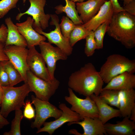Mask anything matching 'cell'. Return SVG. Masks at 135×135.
Instances as JSON below:
<instances>
[{
  "mask_svg": "<svg viewBox=\"0 0 135 135\" xmlns=\"http://www.w3.org/2000/svg\"><path fill=\"white\" fill-rule=\"evenodd\" d=\"M119 108L121 116L130 117L131 111L135 106V90L132 88L118 91Z\"/></svg>",
  "mask_w": 135,
  "mask_h": 135,
  "instance_id": "obj_20",
  "label": "cell"
},
{
  "mask_svg": "<svg viewBox=\"0 0 135 135\" xmlns=\"http://www.w3.org/2000/svg\"><path fill=\"white\" fill-rule=\"evenodd\" d=\"M108 0H88L86 2H77L76 9L84 24L95 16L104 2Z\"/></svg>",
  "mask_w": 135,
  "mask_h": 135,
  "instance_id": "obj_16",
  "label": "cell"
},
{
  "mask_svg": "<svg viewBox=\"0 0 135 135\" xmlns=\"http://www.w3.org/2000/svg\"><path fill=\"white\" fill-rule=\"evenodd\" d=\"M86 42L84 52L88 57L92 56L97 49V46L94 35V31H90L86 38Z\"/></svg>",
  "mask_w": 135,
  "mask_h": 135,
  "instance_id": "obj_30",
  "label": "cell"
},
{
  "mask_svg": "<svg viewBox=\"0 0 135 135\" xmlns=\"http://www.w3.org/2000/svg\"><path fill=\"white\" fill-rule=\"evenodd\" d=\"M104 84L99 72L91 62L72 73L68 82L69 88L73 91L86 97L93 94L99 96Z\"/></svg>",
  "mask_w": 135,
  "mask_h": 135,
  "instance_id": "obj_1",
  "label": "cell"
},
{
  "mask_svg": "<svg viewBox=\"0 0 135 135\" xmlns=\"http://www.w3.org/2000/svg\"><path fill=\"white\" fill-rule=\"evenodd\" d=\"M19 0H0V18H3L10 10L16 8Z\"/></svg>",
  "mask_w": 135,
  "mask_h": 135,
  "instance_id": "obj_31",
  "label": "cell"
},
{
  "mask_svg": "<svg viewBox=\"0 0 135 135\" xmlns=\"http://www.w3.org/2000/svg\"><path fill=\"white\" fill-rule=\"evenodd\" d=\"M75 24L66 16H63L60 26L62 33L64 36L69 40L70 34L74 28Z\"/></svg>",
  "mask_w": 135,
  "mask_h": 135,
  "instance_id": "obj_29",
  "label": "cell"
},
{
  "mask_svg": "<svg viewBox=\"0 0 135 135\" xmlns=\"http://www.w3.org/2000/svg\"><path fill=\"white\" fill-rule=\"evenodd\" d=\"M39 46L40 53L47 65L51 79L53 80L55 78L54 72L57 62L66 60L68 56L58 47L53 46L48 42L42 41Z\"/></svg>",
  "mask_w": 135,
  "mask_h": 135,
  "instance_id": "obj_11",
  "label": "cell"
},
{
  "mask_svg": "<svg viewBox=\"0 0 135 135\" xmlns=\"http://www.w3.org/2000/svg\"><path fill=\"white\" fill-rule=\"evenodd\" d=\"M110 20H107L99 26L94 31V35L97 46V49L103 47V41L105 34L106 32Z\"/></svg>",
  "mask_w": 135,
  "mask_h": 135,
  "instance_id": "obj_28",
  "label": "cell"
},
{
  "mask_svg": "<svg viewBox=\"0 0 135 135\" xmlns=\"http://www.w3.org/2000/svg\"><path fill=\"white\" fill-rule=\"evenodd\" d=\"M125 72L134 73L135 60L114 54L107 57L99 72L104 83L107 84L113 78Z\"/></svg>",
  "mask_w": 135,
  "mask_h": 135,
  "instance_id": "obj_3",
  "label": "cell"
},
{
  "mask_svg": "<svg viewBox=\"0 0 135 135\" xmlns=\"http://www.w3.org/2000/svg\"><path fill=\"white\" fill-rule=\"evenodd\" d=\"M4 65L8 75L10 86H14L24 81L20 73L9 60L4 61Z\"/></svg>",
  "mask_w": 135,
  "mask_h": 135,
  "instance_id": "obj_24",
  "label": "cell"
},
{
  "mask_svg": "<svg viewBox=\"0 0 135 135\" xmlns=\"http://www.w3.org/2000/svg\"><path fill=\"white\" fill-rule=\"evenodd\" d=\"M82 121L69 122L70 125L74 124L80 125L83 128L84 133L80 135H107L104 124L98 118H92L88 117L83 118Z\"/></svg>",
  "mask_w": 135,
  "mask_h": 135,
  "instance_id": "obj_19",
  "label": "cell"
},
{
  "mask_svg": "<svg viewBox=\"0 0 135 135\" xmlns=\"http://www.w3.org/2000/svg\"><path fill=\"white\" fill-rule=\"evenodd\" d=\"M26 0H23V3L25 4Z\"/></svg>",
  "mask_w": 135,
  "mask_h": 135,
  "instance_id": "obj_43",
  "label": "cell"
},
{
  "mask_svg": "<svg viewBox=\"0 0 135 135\" xmlns=\"http://www.w3.org/2000/svg\"><path fill=\"white\" fill-rule=\"evenodd\" d=\"M118 90L102 89L99 96L108 105L119 108Z\"/></svg>",
  "mask_w": 135,
  "mask_h": 135,
  "instance_id": "obj_26",
  "label": "cell"
},
{
  "mask_svg": "<svg viewBox=\"0 0 135 135\" xmlns=\"http://www.w3.org/2000/svg\"><path fill=\"white\" fill-rule=\"evenodd\" d=\"M111 2L113 6L114 12H117L125 11L122 7L119 4L118 0H109Z\"/></svg>",
  "mask_w": 135,
  "mask_h": 135,
  "instance_id": "obj_36",
  "label": "cell"
},
{
  "mask_svg": "<svg viewBox=\"0 0 135 135\" xmlns=\"http://www.w3.org/2000/svg\"><path fill=\"white\" fill-rule=\"evenodd\" d=\"M4 51L9 60L20 73L24 83H27V72L29 69L27 62L28 49L14 45L5 46Z\"/></svg>",
  "mask_w": 135,
  "mask_h": 135,
  "instance_id": "obj_9",
  "label": "cell"
},
{
  "mask_svg": "<svg viewBox=\"0 0 135 135\" xmlns=\"http://www.w3.org/2000/svg\"><path fill=\"white\" fill-rule=\"evenodd\" d=\"M107 134L110 135H134L135 132V122L127 116L116 124L109 123L104 124Z\"/></svg>",
  "mask_w": 135,
  "mask_h": 135,
  "instance_id": "obj_17",
  "label": "cell"
},
{
  "mask_svg": "<svg viewBox=\"0 0 135 135\" xmlns=\"http://www.w3.org/2000/svg\"><path fill=\"white\" fill-rule=\"evenodd\" d=\"M30 5L28 9L23 13H18L16 17L17 20H19L22 17L27 14L31 16L34 21L32 27L34 30H43L48 26V21L50 15L46 14L44 11L46 0H28Z\"/></svg>",
  "mask_w": 135,
  "mask_h": 135,
  "instance_id": "obj_8",
  "label": "cell"
},
{
  "mask_svg": "<svg viewBox=\"0 0 135 135\" xmlns=\"http://www.w3.org/2000/svg\"><path fill=\"white\" fill-rule=\"evenodd\" d=\"M135 88V75L125 72L112 78L102 89L119 90Z\"/></svg>",
  "mask_w": 135,
  "mask_h": 135,
  "instance_id": "obj_18",
  "label": "cell"
},
{
  "mask_svg": "<svg viewBox=\"0 0 135 135\" xmlns=\"http://www.w3.org/2000/svg\"><path fill=\"white\" fill-rule=\"evenodd\" d=\"M7 27L4 24L0 27V42L5 44L7 36Z\"/></svg>",
  "mask_w": 135,
  "mask_h": 135,
  "instance_id": "obj_35",
  "label": "cell"
},
{
  "mask_svg": "<svg viewBox=\"0 0 135 135\" xmlns=\"http://www.w3.org/2000/svg\"><path fill=\"white\" fill-rule=\"evenodd\" d=\"M9 124V122L0 112V130Z\"/></svg>",
  "mask_w": 135,
  "mask_h": 135,
  "instance_id": "obj_38",
  "label": "cell"
},
{
  "mask_svg": "<svg viewBox=\"0 0 135 135\" xmlns=\"http://www.w3.org/2000/svg\"><path fill=\"white\" fill-rule=\"evenodd\" d=\"M28 48L27 62L29 70L35 76L44 80L47 81L53 80L40 53L37 50L35 46Z\"/></svg>",
  "mask_w": 135,
  "mask_h": 135,
  "instance_id": "obj_13",
  "label": "cell"
},
{
  "mask_svg": "<svg viewBox=\"0 0 135 135\" xmlns=\"http://www.w3.org/2000/svg\"><path fill=\"white\" fill-rule=\"evenodd\" d=\"M90 32L83 26L82 24H75L69 39L70 46L72 47L78 41L85 39Z\"/></svg>",
  "mask_w": 135,
  "mask_h": 135,
  "instance_id": "obj_25",
  "label": "cell"
},
{
  "mask_svg": "<svg viewBox=\"0 0 135 135\" xmlns=\"http://www.w3.org/2000/svg\"><path fill=\"white\" fill-rule=\"evenodd\" d=\"M4 96V91L2 86L0 84V107Z\"/></svg>",
  "mask_w": 135,
  "mask_h": 135,
  "instance_id": "obj_40",
  "label": "cell"
},
{
  "mask_svg": "<svg viewBox=\"0 0 135 135\" xmlns=\"http://www.w3.org/2000/svg\"><path fill=\"white\" fill-rule=\"evenodd\" d=\"M58 107L62 111L61 116L54 121L45 122L43 124L44 126L38 129L36 133L45 132L51 135L56 130L66 122H78L82 120L78 114L72 110L65 104L60 103Z\"/></svg>",
  "mask_w": 135,
  "mask_h": 135,
  "instance_id": "obj_12",
  "label": "cell"
},
{
  "mask_svg": "<svg viewBox=\"0 0 135 135\" xmlns=\"http://www.w3.org/2000/svg\"><path fill=\"white\" fill-rule=\"evenodd\" d=\"M5 44L0 42V62L9 60L4 51Z\"/></svg>",
  "mask_w": 135,
  "mask_h": 135,
  "instance_id": "obj_37",
  "label": "cell"
},
{
  "mask_svg": "<svg viewBox=\"0 0 135 135\" xmlns=\"http://www.w3.org/2000/svg\"><path fill=\"white\" fill-rule=\"evenodd\" d=\"M64 0L66 2L65 6L60 4L55 7L56 13L58 14L64 12L75 24H83L76 8L75 2L70 0Z\"/></svg>",
  "mask_w": 135,
  "mask_h": 135,
  "instance_id": "obj_23",
  "label": "cell"
},
{
  "mask_svg": "<svg viewBox=\"0 0 135 135\" xmlns=\"http://www.w3.org/2000/svg\"><path fill=\"white\" fill-rule=\"evenodd\" d=\"M130 119L135 122V106L132 108L131 111Z\"/></svg>",
  "mask_w": 135,
  "mask_h": 135,
  "instance_id": "obj_39",
  "label": "cell"
},
{
  "mask_svg": "<svg viewBox=\"0 0 135 135\" xmlns=\"http://www.w3.org/2000/svg\"><path fill=\"white\" fill-rule=\"evenodd\" d=\"M31 98L36 112L34 121L31 125L32 128H36L38 130L48 118L53 117L56 119L62 114V111L49 101L40 100L33 95Z\"/></svg>",
  "mask_w": 135,
  "mask_h": 135,
  "instance_id": "obj_7",
  "label": "cell"
},
{
  "mask_svg": "<svg viewBox=\"0 0 135 135\" xmlns=\"http://www.w3.org/2000/svg\"><path fill=\"white\" fill-rule=\"evenodd\" d=\"M27 83L31 92L35 94L36 97L41 100L49 101L55 93L60 84L56 78L47 81L34 74L30 70L27 72Z\"/></svg>",
  "mask_w": 135,
  "mask_h": 135,
  "instance_id": "obj_5",
  "label": "cell"
},
{
  "mask_svg": "<svg viewBox=\"0 0 135 135\" xmlns=\"http://www.w3.org/2000/svg\"><path fill=\"white\" fill-rule=\"evenodd\" d=\"M71 0L72 1L74 2H83L84 0Z\"/></svg>",
  "mask_w": 135,
  "mask_h": 135,
  "instance_id": "obj_42",
  "label": "cell"
},
{
  "mask_svg": "<svg viewBox=\"0 0 135 135\" xmlns=\"http://www.w3.org/2000/svg\"><path fill=\"white\" fill-rule=\"evenodd\" d=\"M125 11L129 14L135 16V0H134L122 7Z\"/></svg>",
  "mask_w": 135,
  "mask_h": 135,
  "instance_id": "obj_34",
  "label": "cell"
},
{
  "mask_svg": "<svg viewBox=\"0 0 135 135\" xmlns=\"http://www.w3.org/2000/svg\"><path fill=\"white\" fill-rule=\"evenodd\" d=\"M34 21L30 16H28L25 21L16 24L19 32L26 40L28 48L39 45L42 42L46 40L44 36L38 33L33 28Z\"/></svg>",
  "mask_w": 135,
  "mask_h": 135,
  "instance_id": "obj_14",
  "label": "cell"
},
{
  "mask_svg": "<svg viewBox=\"0 0 135 135\" xmlns=\"http://www.w3.org/2000/svg\"><path fill=\"white\" fill-rule=\"evenodd\" d=\"M15 111V116L12 122L10 130L8 132H5L4 135H21L20 125L24 116L20 109Z\"/></svg>",
  "mask_w": 135,
  "mask_h": 135,
  "instance_id": "obj_27",
  "label": "cell"
},
{
  "mask_svg": "<svg viewBox=\"0 0 135 135\" xmlns=\"http://www.w3.org/2000/svg\"><path fill=\"white\" fill-rule=\"evenodd\" d=\"M32 104L29 100H27L24 106V108L23 116L25 118L29 120L34 118L35 116V110L32 105Z\"/></svg>",
  "mask_w": 135,
  "mask_h": 135,
  "instance_id": "obj_32",
  "label": "cell"
},
{
  "mask_svg": "<svg viewBox=\"0 0 135 135\" xmlns=\"http://www.w3.org/2000/svg\"><path fill=\"white\" fill-rule=\"evenodd\" d=\"M96 105L98 118L103 124L113 118L121 116L119 110L112 107L103 101L99 96L93 94L90 96Z\"/></svg>",
  "mask_w": 135,
  "mask_h": 135,
  "instance_id": "obj_21",
  "label": "cell"
},
{
  "mask_svg": "<svg viewBox=\"0 0 135 135\" xmlns=\"http://www.w3.org/2000/svg\"><path fill=\"white\" fill-rule=\"evenodd\" d=\"M114 13L111 2H105L97 14L82 25L89 31H94L100 25L107 20H110Z\"/></svg>",
  "mask_w": 135,
  "mask_h": 135,
  "instance_id": "obj_15",
  "label": "cell"
},
{
  "mask_svg": "<svg viewBox=\"0 0 135 135\" xmlns=\"http://www.w3.org/2000/svg\"><path fill=\"white\" fill-rule=\"evenodd\" d=\"M106 32L110 36L130 49L135 46V16L126 11L114 12Z\"/></svg>",
  "mask_w": 135,
  "mask_h": 135,
  "instance_id": "obj_2",
  "label": "cell"
},
{
  "mask_svg": "<svg viewBox=\"0 0 135 135\" xmlns=\"http://www.w3.org/2000/svg\"><path fill=\"white\" fill-rule=\"evenodd\" d=\"M2 87L4 96L0 112L6 118L11 112L20 109L24 106V100L31 91L27 83L18 87L10 86Z\"/></svg>",
  "mask_w": 135,
  "mask_h": 135,
  "instance_id": "obj_4",
  "label": "cell"
},
{
  "mask_svg": "<svg viewBox=\"0 0 135 135\" xmlns=\"http://www.w3.org/2000/svg\"><path fill=\"white\" fill-rule=\"evenodd\" d=\"M123 1L124 6L128 4L134 0H121Z\"/></svg>",
  "mask_w": 135,
  "mask_h": 135,
  "instance_id": "obj_41",
  "label": "cell"
},
{
  "mask_svg": "<svg viewBox=\"0 0 135 135\" xmlns=\"http://www.w3.org/2000/svg\"><path fill=\"white\" fill-rule=\"evenodd\" d=\"M4 22L7 28V36L5 46L14 45L26 48L28 45L24 37L19 32L17 26L10 17L5 18Z\"/></svg>",
  "mask_w": 135,
  "mask_h": 135,
  "instance_id": "obj_22",
  "label": "cell"
},
{
  "mask_svg": "<svg viewBox=\"0 0 135 135\" xmlns=\"http://www.w3.org/2000/svg\"><path fill=\"white\" fill-rule=\"evenodd\" d=\"M50 15L51 21L50 24L55 26L54 30L46 33L41 30H35L39 34L46 38L49 42L55 44L68 56H70L72 53L73 48L70 44L69 40L66 38L62 33L58 17L55 14Z\"/></svg>",
  "mask_w": 135,
  "mask_h": 135,
  "instance_id": "obj_10",
  "label": "cell"
},
{
  "mask_svg": "<svg viewBox=\"0 0 135 135\" xmlns=\"http://www.w3.org/2000/svg\"><path fill=\"white\" fill-rule=\"evenodd\" d=\"M69 96H65L64 99L71 106L70 109L78 114L82 119L84 117L92 118H98V108L94 101L90 96L84 99L78 98L73 91L69 88Z\"/></svg>",
  "mask_w": 135,
  "mask_h": 135,
  "instance_id": "obj_6",
  "label": "cell"
},
{
  "mask_svg": "<svg viewBox=\"0 0 135 135\" xmlns=\"http://www.w3.org/2000/svg\"><path fill=\"white\" fill-rule=\"evenodd\" d=\"M0 84L2 86H9L8 77L4 66V61L0 62Z\"/></svg>",
  "mask_w": 135,
  "mask_h": 135,
  "instance_id": "obj_33",
  "label": "cell"
}]
</instances>
